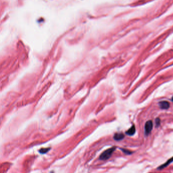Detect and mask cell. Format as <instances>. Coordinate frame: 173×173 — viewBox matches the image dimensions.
Instances as JSON below:
<instances>
[{
    "label": "cell",
    "mask_w": 173,
    "mask_h": 173,
    "mask_svg": "<svg viewBox=\"0 0 173 173\" xmlns=\"http://www.w3.org/2000/svg\"><path fill=\"white\" fill-rule=\"evenodd\" d=\"M172 101H173V98H172Z\"/></svg>",
    "instance_id": "30bf717a"
},
{
    "label": "cell",
    "mask_w": 173,
    "mask_h": 173,
    "mask_svg": "<svg viewBox=\"0 0 173 173\" xmlns=\"http://www.w3.org/2000/svg\"><path fill=\"white\" fill-rule=\"evenodd\" d=\"M120 149L122 150V151L125 154H127V155H131L133 154V152L129 150H128V149H123V148H120Z\"/></svg>",
    "instance_id": "ba28073f"
},
{
    "label": "cell",
    "mask_w": 173,
    "mask_h": 173,
    "mask_svg": "<svg viewBox=\"0 0 173 173\" xmlns=\"http://www.w3.org/2000/svg\"><path fill=\"white\" fill-rule=\"evenodd\" d=\"M160 106L162 109H167L169 108L170 103L166 101H163L160 102Z\"/></svg>",
    "instance_id": "277c9868"
},
{
    "label": "cell",
    "mask_w": 173,
    "mask_h": 173,
    "mask_svg": "<svg viewBox=\"0 0 173 173\" xmlns=\"http://www.w3.org/2000/svg\"><path fill=\"white\" fill-rule=\"evenodd\" d=\"M124 138V135L122 133H116L114 136V139L116 141L122 140Z\"/></svg>",
    "instance_id": "8992f818"
},
{
    "label": "cell",
    "mask_w": 173,
    "mask_h": 173,
    "mask_svg": "<svg viewBox=\"0 0 173 173\" xmlns=\"http://www.w3.org/2000/svg\"><path fill=\"white\" fill-rule=\"evenodd\" d=\"M172 163H173V157H172L171 159L168 160L166 162V163H165V164H164L161 165L160 167H159L158 168H157V169L158 170H162L164 169L167 168L169 165H170Z\"/></svg>",
    "instance_id": "3957f363"
},
{
    "label": "cell",
    "mask_w": 173,
    "mask_h": 173,
    "mask_svg": "<svg viewBox=\"0 0 173 173\" xmlns=\"http://www.w3.org/2000/svg\"><path fill=\"white\" fill-rule=\"evenodd\" d=\"M136 133V128L135 125H133L132 127L128 130L127 132H126V134H127L129 136H133Z\"/></svg>",
    "instance_id": "5b68a950"
},
{
    "label": "cell",
    "mask_w": 173,
    "mask_h": 173,
    "mask_svg": "<svg viewBox=\"0 0 173 173\" xmlns=\"http://www.w3.org/2000/svg\"><path fill=\"white\" fill-rule=\"evenodd\" d=\"M153 128V122L151 120L147 121L145 125V134L148 136L151 132Z\"/></svg>",
    "instance_id": "7a4b0ae2"
},
{
    "label": "cell",
    "mask_w": 173,
    "mask_h": 173,
    "mask_svg": "<svg viewBox=\"0 0 173 173\" xmlns=\"http://www.w3.org/2000/svg\"><path fill=\"white\" fill-rule=\"evenodd\" d=\"M50 149V148H41L39 150V152L41 154H45L47 152H48Z\"/></svg>",
    "instance_id": "52a82bcc"
},
{
    "label": "cell",
    "mask_w": 173,
    "mask_h": 173,
    "mask_svg": "<svg viewBox=\"0 0 173 173\" xmlns=\"http://www.w3.org/2000/svg\"><path fill=\"white\" fill-rule=\"evenodd\" d=\"M155 122H156V125H157V127L159 126L160 124V122H161L160 119L159 118H157L156 120V121H155Z\"/></svg>",
    "instance_id": "9c48e42d"
},
{
    "label": "cell",
    "mask_w": 173,
    "mask_h": 173,
    "mask_svg": "<svg viewBox=\"0 0 173 173\" xmlns=\"http://www.w3.org/2000/svg\"><path fill=\"white\" fill-rule=\"evenodd\" d=\"M116 147H112L104 151L100 156L99 159L102 161H106L109 159L112 156L113 153L116 150Z\"/></svg>",
    "instance_id": "6da1fadb"
}]
</instances>
